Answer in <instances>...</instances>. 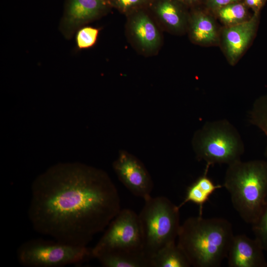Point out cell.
<instances>
[{
    "label": "cell",
    "mask_w": 267,
    "mask_h": 267,
    "mask_svg": "<svg viewBox=\"0 0 267 267\" xmlns=\"http://www.w3.org/2000/svg\"><path fill=\"white\" fill-rule=\"evenodd\" d=\"M121 210L117 189L106 172L65 163L51 167L34 181L28 214L37 232L87 246Z\"/></svg>",
    "instance_id": "cell-1"
},
{
    "label": "cell",
    "mask_w": 267,
    "mask_h": 267,
    "mask_svg": "<svg viewBox=\"0 0 267 267\" xmlns=\"http://www.w3.org/2000/svg\"><path fill=\"white\" fill-rule=\"evenodd\" d=\"M162 29L142 8L127 15L126 32L129 41L141 54L156 55L163 43Z\"/></svg>",
    "instance_id": "cell-8"
},
{
    "label": "cell",
    "mask_w": 267,
    "mask_h": 267,
    "mask_svg": "<svg viewBox=\"0 0 267 267\" xmlns=\"http://www.w3.org/2000/svg\"><path fill=\"white\" fill-rule=\"evenodd\" d=\"M108 0L109 1V0Z\"/></svg>",
    "instance_id": "cell-26"
},
{
    "label": "cell",
    "mask_w": 267,
    "mask_h": 267,
    "mask_svg": "<svg viewBox=\"0 0 267 267\" xmlns=\"http://www.w3.org/2000/svg\"><path fill=\"white\" fill-rule=\"evenodd\" d=\"M19 263L25 267H62L78 265L92 258L91 248L56 240L33 239L17 249Z\"/></svg>",
    "instance_id": "cell-6"
},
{
    "label": "cell",
    "mask_w": 267,
    "mask_h": 267,
    "mask_svg": "<svg viewBox=\"0 0 267 267\" xmlns=\"http://www.w3.org/2000/svg\"></svg>",
    "instance_id": "cell-27"
},
{
    "label": "cell",
    "mask_w": 267,
    "mask_h": 267,
    "mask_svg": "<svg viewBox=\"0 0 267 267\" xmlns=\"http://www.w3.org/2000/svg\"><path fill=\"white\" fill-rule=\"evenodd\" d=\"M152 9L154 18L163 30L181 35L187 32L189 15L175 0H155Z\"/></svg>",
    "instance_id": "cell-14"
},
{
    "label": "cell",
    "mask_w": 267,
    "mask_h": 267,
    "mask_svg": "<svg viewBox=\"0 0 267 267\" xmlns=\"http://www.w3.org/2000/svg\"><path fill=\"white\" fill-rule=\"evenodd\" d=\"M246 5L252 8L255 12H258L266 0H244Z\"/></svg>",
    "instance_id": "cell-24"
},
{
    "label": "cell",
    "mask_w": 267,
    "mask_h": 267,
    "mask_svg": "<svg viewBox=\"0 0 267 267\" xmlns=\"http://www.w3.org/2000/svg\"><path fill=\"white\" fill-rule=\"evenodd\" d=\"M150 0H109L111 6L117 8L127 15L134 10L142 8Z\"/></svg>",
    "instance_id": "cell-22"
},
{
    "label": "cell",
    "mask_w": 267,
    "mask_h": 267,
    "mask_svg": "<svg viewBox=\"0 0 267 267\" xmlns=\"http://www.w3.org/2000/svg\"><path fill=\"white\" fill-rule=\"evenodd\" d=\"M182 0L188 3H191L195 2L198 0Z\"/></svg>",
    "instance_id": "cell-25"
},
{
    "label": "cell",
    "mask_w": 267,
    "mask_h": 267,
    "mask_svg": "<svg viewBox=\"0 0 267 267\" xmlns=\"http://www.w3.org/2000/svg\"><path fill=\"white\" fill-rule=\"evenodd\" d=\"M216 17L223 25L228 27L243 23L251 17L244 4L239 2L232 3L215 11Z\"/></svg>",
    "instance_id": "cell-18"
},
{
    "label": "cell",
    "mask_w": 267,
    "mask_h": 267,
    "mask_svg": "<svg viewBox=\"0 0 267 267\" xmlns=\"http://www.w3.org/2000/svg\"><path fill=\"white\" fill-rule=\"evenodd\" d=\"M264 250L255 238L246 235H234L228 253L227 263L230 267H267Z\"/></svg>",
    "instance_id": "cell-12"
},
{
    "label": "cell",
    "mask_w": 267,
    "mask_h": 267,
    "mask_svg": "<svg viewBox=\"0 0 267 267\" xmlns=\"http://www.w3.org/2000/svg\"><path fill=\"white\" fill-rule=\"evenodd\" d=\"M258 23V12H255L247 21L221 29L220 44L231 65H234L248 48Z\"/></svg>",
    "instance_id": "cell-11"
},
{
    "label": "cell",
    "mask_w": 267,
    "mask_h": 267,
    "mask_svg": "<svg viewBox=\"0 0 267 267\" xmlns=\"http://www.w3.org/2000/svg\"><path fill=\"white\" fill-rule=\"evenodd\" d=\"M143 246L138 215L131 209H124L110 222L98 242L91 248V252L95 258L105 252H143Z\"/></svg>",
    "instance_id": "cell-7"
},
{
    "label": "cell",
    "mask_w": 267,
    "mask_h": 267,
    "mask_svg": "<svg viewBox=\"0 0 267 267\" xmlns=\"http://www.w3.org/2000/svg\"><path fill=\"white\" fill-rule=\"evenodd\" d=\"M209 168L206 165L202 175L188 187L184 200L178 206L179 209L186 203L192 202L199 206V215L202 216L203 207L210 196L217 189L223 187V185L215 184L208 176Z\"/></svg>",
    "instance_id": "cell-15"
},
{
    "label": "cell",
    "mask_w": 267,
    "mask_h": 267,
    "mask_svg": "<svg viewBox=\"0 0 267 267\" xmlns=\"http://www.w3.org/2000/svg\"><path fill=\"white\" fill-rule=\"evenodd\" d=\"M239 0H208L209 6L214 10L223 7L228 4L239 2Z\"/></svg>",
    "instance_id": "cell-23"
},
{
    "label": "cell",
    "mask_w": 267,
    "mask_h": 267,
    "mask_svg": "<svg viewBox=\"0 0 267 267\" xmlns=\"http://www.w3.org/2000/svg\"><path fill=\"white\" fill-rule=\"evenodd\" d=\"M100 29L85 25L76 32L75 42L78 50L87 49L93 46L97 42Z\"/></svg>",
    "instance_id": "cell-20"
},
{
    "label": "cell",
    "mask_w": 267,
    "mask_h": 267,
    "mask_svg": "<svg viewBox=\"0 0 267 267\" xmlns=\"http://www.w3.org/2000/svg\"><path fill=\"white\" fill-rule=\"evenodd\" d=\"M107 0H66L59 30L68 40L81 27L106 14L110 7Z\"/></svg>",
    "instance_id": "cell-9"
},
{
    "label": "cell",
    "mask_w": 267,
    "mask_h": 267,
    "mask_svg": "<svg viewBox=\"0 0 267 267\" xmlns=\"http://www.w3.org/2000/svg\"><path fill=\"white\" fill-rule=\"evenodd\" d=\"M233 236L232 225L226 219L199 215L180 225L177 245L191 266L218 267L227 258Z\"/></svg>",
    "instance_id": "cell-2"
},
{
    "label": "cell",
    "mask_w": 267,
    "mask_h": 267,
    "mask_svg": "<svg viewBox=\"0 0 267 267\" xmlns=\"http://www.w3.org/2000/svg\"><path fill=\"white\" fill-rule=\"evenodd\" d=\"M192 146L196 158L209 167L239 161L245 150L239 132L226 119L205 123L195 132Z\"/></svg>",
    "instance_id": "cell-4"
},
{
    "label": "cell",
    "mask_w": 267,
    "mask_h": 267,
    "mask_svg": "<svg viewBox=\"0 0 267 267\" xmlns=\"http://www.w3.org/2000/svg\"><path fill=\"white\" fill-rule=\"evenodd\" d=\"M249 121L260 129L267 137V94L257 98L249 112ZM267 160V145L265 151Z\"/></svg>",
    "instance_id": "cell-19"
},
{
    "label": "cell",
    "mask_w": 267,
    "mask_h": 267,
    "mask_svg": "<svg viewBox=\"0 0 267 267\" xmlns=\"http://www.w3.org/2000/svg\"><path fill=\"white\" fill-rule=\"evenodd\" d=\"M191 265L175 242L167 245L151 259V267H189Z\"/></svg>",
    "instance_id": "cell-17"
},
{
    "label": "cell",
    "mask_w": 267,
    "mask_h": 267,
    "mask_svg": "<svg viewBox=\"0 0 267 267\" xmlns=\"http://www.w3.org/2000/svg\"><path fill=\"white\" fill-rule=\"evenodd\" d=\"M223 186L241 218L253 224L267 197V160H240L228 165Z\"/></svg>",
    "instance_id": "cell-3"
},
{
    "label": "cell",
    "mask_w": 267,
    "mask_h": 267,
    "mask_svg": "<svg viewBox=\"0 0 267 267\" xmlns=\"http://www.w3.org/2000/svg\"><path fill=\"white\" fill-rule=\"evenodd\" d=\"M113 168L120 181L133 195L144 200L151 196L153 187L151 177L143 163L134 155L121 150Z\"/></svg>",
    "instance_id": "cell-10"
},
{
    "label": "cell",
    "mask_w": 267,
    "mask_h": 267,
    "mask_svg": "<svg viewBox=\"0 0 267 267\" xmlns=\"http://www.w3.org/2000/svg\"><path fill=\"white\" fill-rule=\"evenodd\" d=\"M217 22L214 17L203 11L189 15L186 33L190 41L200 46L219 45L221 29Z\"/></svg>",
    "instance_id": "cell-13"
},
{
    "label": "cell",
    "mask_w": 267,
    "mask_h": 267,
    "mask_svg": "<svg viewBox=\"0 0 267 267\" xmlns=\"http://www.w3.org/2000/svg\"><path fill=\"white\" fill-rule=\"evenodd\" d=\"M179 209L164 196L144 199L138 217L143 236V251L150 260L167 245L175 242L180 224Z\"/></svg>",
    "instance_id": "cell-5"
},
{
    "label": "cell",
    "mask_w": 267,
    "mask_h": 267,
    "mask_svg": "<svg viewBox=\"0 0 267 267\" xmlns=\"http://www.w3.org/2000/svg\"><path fill=\"white\" fill-rule=\"evenodd\" d=\"M95 258L105 267H151L150 261L143 252H105Z\"/></svg>",
    "instance_id": "cell-16"
},
{
    "label": "cell",
    "mask_w": 267,
    "mask_h": 267,
    "mask_svg": "<svg viewBox=\"0 0 267 267\" xmlns=\"http://www.w3.org/2000/svg\"><path fill=\"white\" fill-rule=\"evenodd\" d=\"M255 238L267 252V197L258 218L252 224Z\"/></svg>",
    "instance_id": "cell-21"
}]
</instances>
